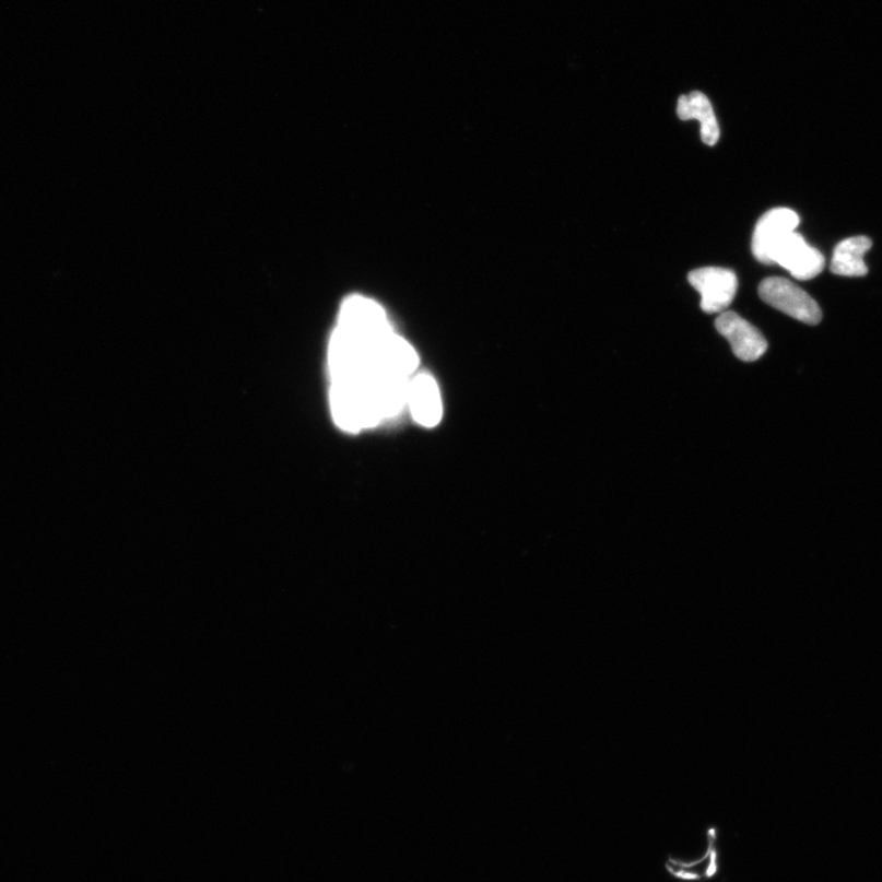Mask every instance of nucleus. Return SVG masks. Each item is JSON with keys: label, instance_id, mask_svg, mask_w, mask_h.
Returning a JSON list of instances; mask_svg holds the SVG:
<instances>
[{"label": "nucleus", "instance_id": "7", "mask_svg": "<svg viewBox=\"0 0 882 882\" xmlns=\"http://www.w3.org/2000/svg\"><path fill=\"white\" fill-rule=\"evenodd\" d=\"M408 403L415 422L433 428L443 415V403L437 381L431 374L415 375L409 384Z\"/></svg>", "mask_w": 882, "mask_h": 882}, {"label": "nucleus", "instance_id": "8", "mask_svg": "<svg viewBox=\"0 0 882 882\" xmlns=\"http://www.w3.org/2000/svg\"><path fill=\"white\" fill-rule=\"evenodd\" d=\"M873 242L866 236L850 237L840 243L834 250L831 271L839 277L863 278L868 273L865 257Z\"/></svg>", "mask_w": 882, "mask_h": 882}, {"label": "nucleus", "instance_id": "9", "mask_svg": "<svg viewBox=\"0 0 882 882\" xmlns=\"http://www.w3.org/2000/svg\"><path fill=\"white\" fill-rule=\"evenodd\" d=\"M677 111L682 120L699 121L704 144L714 146L718 143L721 130H719L713 105L704 94L694 91L691 95L681 96L678 101Z\"/></svg>", "mask_w": 882, "mask_h": 882}, {"label": "nucleus", "instance_id": "3", "mask_svg": "<svg viewBox=\"0 0 882 882\" xmlns=\"http://www.w3.org/2000/svg\"><path fill=\"white\" fill-rule=\"evenodd\" d=\"M799 226L797 212L786 208L769 210L758 220L754 231L752 249L757 261L773 263L776 249Z\"/></svg>", "mask_w": 882, "mask_h": 882}, {"label": "nucleus", "instance_id": "2", "mask_svg": "<svg viewBox=\"0 0 882 882\" xmlns=\"http://www.w3.org/2000/svg\"><path fill=\"white\" fill-rule=\"evenodd\" d=\"M687 280L702 294V309L707 314L726 311L736 298L738 279L732 270L697 269L689 273Z\"/></svg>", "mask_w": 882, "mask_h": 882}, {"label": "nucleus", "instance_id": "4", "mask_svg": "<svg viewBox=\"0 0 882 882\" xmlns=\"http://www.w3.org/2000/svg\"><path fill=\"white\" fill-rule=\"evenodd\" d=\"M338 324L363 338H384L393 332L383 307L361 296H352L343 302Z\"/></svg>", "mask_w": 882, "mask_h": 882}, {"label": "nucleus", "instance_id": "5", "mask_svg": "<svg viewBox=\"0 0 882 882\" xmlns=\"http://www.w3.org/2000/svg\"><path fill=\"white\" fill-rule=\"evenodd\" d=\"M716 329L731 343L736 357L755 362L764 356L768 344L764 334L734 311H724L716 319Z\"/></svg>", "mask_w": 882, "mask_h": 882}, {"label": "nucleus", "instance_id": "1", "mask_svg": "<svg viewBox=\"0 0 882 882\" xmlns=\"http://www.w3.org/2000/svg\"><path fill=\"white\" fill-rule=\"evenodd\" d=\"M758 296L768 306L787 314L808 326H818L823 311L809 294L784 278L765 279L758 286Z\"/></svg>", "mask_w": 882, "mask_h": 882}, {"label": "nucleus", "instance_id": "6", "mask_svg": "<svg viewBox=\"0 0 882 882\" xmlns=\"http://www.w3.org/2000/svg\"><path fill=\"white\" fill-rule=\"evenodd\" d=\"M773 263L785 268L800 281L813 280L825 269V258L810 247L799 233L793 232L785 239L774 255Z\"/></svg>", "mask_w": 882, "mask_h": 882}]
</instances>
